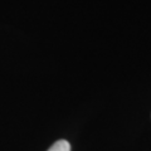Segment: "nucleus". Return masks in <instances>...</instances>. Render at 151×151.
Listing matches in <instances>:
<instances>
[{
    "instance_id": "nucleus-1",
    "label": "nucleus",
    "mask_w": 151,
    "mask_h": 151,
    "mask_svg": "<svg viewBox=\"0 0 151 151\" xmlns=\"http://www.w3.org/2000/svg\"><path fill=\"white\" fill-rule=\"evenodd\" d=\"M48 151H70V145L65 140H58L50 146Z\"/></svg>"
}]
</instances>
